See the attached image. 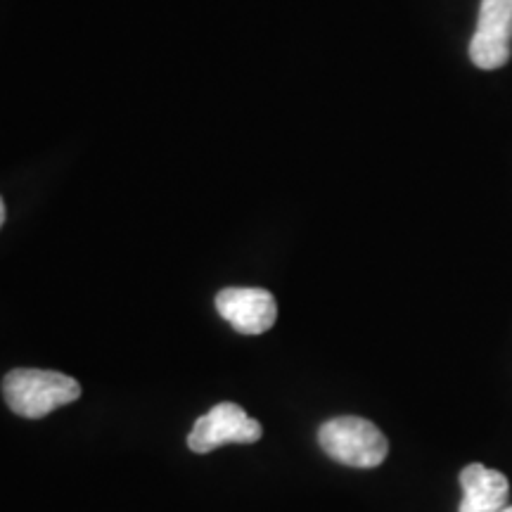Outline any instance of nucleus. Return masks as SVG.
Here are the masks:
<instances>
[{"label": "nucleus", "mask_w": 512, "mask_h": 512, "mask_svg": "<svg viewBox=\"0 0 512 512\" xmlns=\"http://www.w3.org/2000/svg\"><path fill=\"white\" fill-rule=\"evenodd\" d=\"M318 444L337 463L370 470L384 463L389 453L387 437L366 418L342 415L320 425Z\"/></svg>", "instance_id": "nucleus-2"}, {"label": "nucleus", "mask_w": 512, "mask_h": 512, "mask_svg": "<svg viewBox=\"0 0 512 512\" xmlns=\"http://www.w3.org/2000/svg\"><path fill=\"white\" fill-rule=\"evenodd\" d=\"M460 489L463 501L458 512H503L508 508V477L482 463H472L460 470Z\"/></svg>", "instance_id": "nucleus-6"}, {"label": "nucleus", "mask_w": 512, "mask_h": 512, "mask_svg": "<svg viewBox=\"0 0 512 512\" xmlns=\"http://www.w3.org/2000/svg\"><path fill=\"white\" fill-rule=\"evenodd\" d=\"M512 57V0H482L470 60L475 67L501 69Z\"/></svg>", "instance_id": "nucleus-4"}, {"label": "nucleus", "mask_w": 512, "mask_h": 512, "mask_svg": "<svg viewBox=\"0 0 512 512\" xmlns=\"http://www.w3.org/2000/svg\"><path fill=\"white\" fill-rule=\"evenodd\" d=\"M216 311L240 335H264L278 320V302L261 287H226L216 294Z\"/></svg>", "instance_id": "nucleus-5"}, {"label": "nucleus", "mask_w": 512, "mask_h": 512, "mask_svg": "<svg viewBox=\"0 0 512 512\" xmlns=\"http://www.w3.org/2000/svg\"><path fill=\"white\" fill-rule=\"evenodd\" d=\"M3 223H5V202L3 197H0V228H3Z\"/></svg>", "instance_id": "nucleus-7"}, {"label": "nucleus", "mask_w": 512, "mask_h": 512, "mask_svg": "<svg viewBox=\"0 0 512 512\" xmlns=\"http://www.w3.org/2000/svg\"><path fill=\"white\" fill-rule=\"evenodd\" d=\"M261 434H264V427L249 418L245 408L223 401L195 420L188 446L195 453H209L226 444H254L261 439Z\"/></svg>", "instance_id": "nucleus-3"}, {"label": "nucleus", "mask_w": 512, "mask_h": 512, "mask_svg": "<svg viewBox=\"0 0 512 512\" xmlns=\"http://www.w3.org/2000/svg\"><path fill=\"white\" fill-rule=\"evenodd\" d=\"M3 396L12 413L38 420L79 399L81 384L55 370L17 368L5 375Z\"/></svg>", "instance_id": "nucleus-1"}, {"label": "nucleus", "mask_w": 512, "mask_h": 512, "mask_svg": "<svg viewBox=\"0 0 512 512\" xmlns=\"http://www.w3.org/2000/svg\"><path fill=\"white\" fill-rule=\"evenodd\" d=\"M503 512H512V505H508V508H505Z\"/></svg>", "instance_id": "nucleus-8"}]
</instances>
